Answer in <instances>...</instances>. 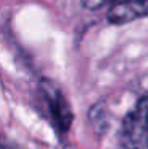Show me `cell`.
<instances>
[{
  "label": "cell",
  "mask_w": 148,
  "mask_h": 149,
  "mask_svg": "<svg viewBox=\"0 0 148 149\" xmlns=\"http://www.w3.org/2000/svg\"><path fill=\"white\" fill-rule=\"evenodd\" d=\"M118 149H148V97L142 98L123 120Z\"/></svg>",
  "instance_id": "1"
},
{
  "label": "cell",
  "mask_w": 148,
  "mask_h": 149,
  "mask_svg": "<svg viewBox=\"0 0 148 149\" xmlns=\"http://www.w3.org/2000/svg\"><path fill=\"white\" fill-rule=\"evenodd\" d=\"M148 16V0H124L110 8L107 19L112 24H124Z\"/></svg>",
  "instance_id": "3"
},
{
  "label": "cell",
  "mask_w": 148,
  "mask_h": 149,
  "mask_svg": "<svg viewBox=\"0 0 148 149\" xmlns=\"http://www.w3.org/2000/svg\"><path fill=\"white\" fill-rule=\"evenodd\" d=\"M41 89L45 92V97L48 100V106L51 114L54 116V120L62 130H67L72 124V111L70 106L67 105L65 97L62 95V92L58 89V86L43 81L41 83Z\"/></svg>",
  "instance_id": "2"
},
{
  "label": "cell",
  "mask_w": 148,
  "mask_h": 149,
  "mask_svg": "<svg viewBox=\"0 0 148 149\" xmlns=\"http://www.w3.org/2000/svg\"><path fill=\"white\" fill-rule=\"evenodd\" d=\"M112 2H124V0H81L83 6L84 8H89V10H97L100 6L107 5V3H112Z\"/></svg>",
  "instance_id": "4"
}]
</instances>
